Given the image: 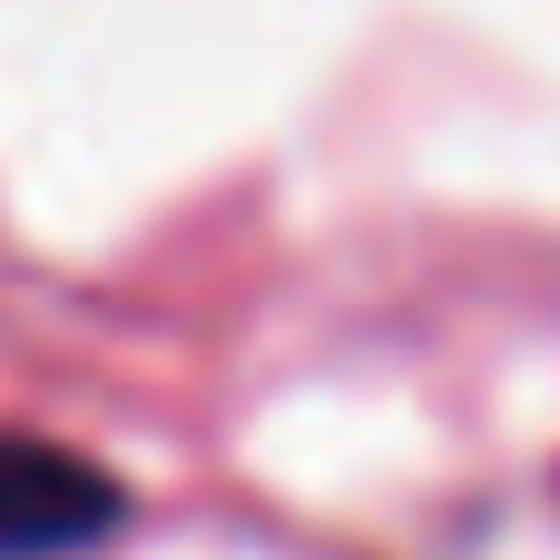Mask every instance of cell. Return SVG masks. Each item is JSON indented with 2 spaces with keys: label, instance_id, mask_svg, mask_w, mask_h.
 Listing matches in <instances>:
<instances>
[{
  "label": "cell",
  "instance_id": "cell-1",
  "mask_svg": "<svg viewBox=\"0 0 560 560\" xmlns=\"http://www.w3.org/2000/svg\"><path fill=\"white\" fill-rule=\"evenodd\" d=\"M128 522L118 472H98L69 443L0 433V560H79Z\"/></svg>",
  "mask_w": 560,
  "mask_h": 560
}]
</instances>
